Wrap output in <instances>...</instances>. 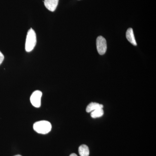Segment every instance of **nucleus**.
I'll return each mask as SVG.
<instances>
[{
  "label": "nucleus",
  "mask_w": 156,
  "mask_h": 156,
  "mask_svg": "<svg viewBox=\"0 0 156 156\" xmlns=\"http://www.w3.org/2000/svg\"><path fill=\"white\" fill-rule=\"evenodd\" d=\"M37 44V37L35 32L30 28L27 35L25 43V50L27 52H31L34 50Z\"/></svg>",
  "instance_id": "nucleus-1"
},
{
  "label": "nucleus",
  "mask_w": 156,
  "mask_h": 156,
  "mask_svg": "<svg viewBox=\"0 0 156 156\" xmlns=\"http://www.w3.org/2000/svg\"><path fill=\"white\" fill-rule=\"evenodd\" d=\"M34 130L37 133L41 134H47L50 132L52 126L50 122L47 121H41L34 124Z\"/></svg>",
  "instance_id": "nucleus-2"
},
{
  "label": "nucleus",
  "mask_w": 156,
  "mask_h": 156,
  "mask_svg": "<svg viewBox=\"0 0 156 156\" xmlns=\"http://www.w3.org/2000/svg\"><path fill=\"white\" fill-rule=\"evenodd\" d=\"M96 47L98 52L100 55H104L106 53L107 48L106 41L103 37H98L96 40Z\"/></svg>",
  "instance_id": "nucleus-3"
},
{
  "label": "nucleus",
  "mask_w": 156,
  "mask_h": 156,
  "mask_svg": "<svg viewBox=\"0 0 156 156\" xmlns=\"http://www.w3.org/2000/svg\"><path fill=\"white\" fill-rule=\"evenodd\" d=\"M42 92L39 90L34 91L32 94L30 98L31 103L34 107L39 108L41 105V98Z\"/></svg>",
  "instance_id": "nucleus-4"
},
{
  "label": "nucleus",
  "mask_w": 156,
  "mask_h": 156,
  "mask_svg": "<svg viewBox=\"0 0 156 156\" xmlns=\"http://www.w3.org/2000/svg\"><path fill=\"white\" fill-rule=\"evenodd\" d=\"M58 0H44V4L46 8L52 12L55 11L58 5Z\"/></svg>",
  "instance_id": "nucleus-5"
},
{
  "label": "nucleus",
  "mask_w": 156,
  "mask_h": 156,
  "mask_svg": "<svg viewBox=\"0 0 156 156\" xmlns=\"http://www.w3.org/2000/svg\"><path fill=\"white\" fill-rule=\"evenodd\" d=\"M126 37L128 41L131 43L132 45L136 46V43L135 37H134L133 29L131 28L128 29L126 32Z\"/></svg>",
  "instance_id": "nucleus-6"
},
{
  "label": "nucleus",
  "mask_w": 156,
  "mask_h": 156,
  "mask_svg": "<svg viewBox=\"0 0 156 156\" xmlns=\"http://www.w3.org/2000/svg\"><path fill=\"white\" fill-rule=\"evenodd\" d=\"M103 107L102 105L99 104V103H96V102H91L87 106L86 111L87 112H90L98 109L103 108Z\"/></svg>",
  "instance_id": "nucleus-7"
},
{
  "label": "nucleus",
  "mask_w": 156,
  "mask_h": 156,
  "mask_svg": "<svg viewBox=\"0 0 156 156\" xmlns=\"http://www.w3.org/2000/svg\"><path fill=\"white\" fill-rule=\"evenodd\" d=\"M79 152L80 156H89V147L85 144L81 145L79 148Z\"/></svg>",
  "instance_id": "nucleus-8"
},
{
  "label": "nucleus",
  "mask_w": 156,
  "mask_h": 156,
  "mask_svg": "<svg viewBox=\"0 0 156 156\" xmlns=\"http://www.w3.org/2000/svg\"><path fill=\"white\" fill-rule=\"evenodd\" d=\"M104 111L103 108H99L98 109L95 110L92 112L91 114V116L93 119L95 118H99L102 116L104 115Z\"/></svg>",
  "instance_id": "nucleus-9"
},
{
  "label": "nucleus",
  "mask_w": 156,
  "mask_h": 156,
  "mask_svg": "<svg viewBox=\"0 0 156 156\" xmlns=\"http://www.w3.org/2000/svg\"><path fill=\"white\" fill-rule=\"evenodd\" d=\"M4 56L2 53L0 51V65L2 63L3 61H4Z\"/></svg>",
  "instance_id": "nucleus-10"
},
{
  "label": "nucleus",
  "mask_w": 156,
  "mask_h": 156,
  "mask_svg": "<svg viewBox=\"0 0 156 156\" xmlns=\"http://www.w3.org/2000/svg\"><path fill=\"white\" fill-rule=\"evenodd\" d=\"M69 156H77L76 154L73 153L72 154Z\"/></svg>",
  "instance_id": "nucleus-11"
},
{
  "label": "nucleus",
  "mask_w": 156,
  "mask_h": 156,
  "mask_svg": "<svg viewBox=\"0 0 156 156\" xmlns=\"http://www.w3.org/2000/svg\"><path fill=\"white\" fill-rule=\"evenodd\" d=\"M14 156H21L20 155H17Z\"/></svg>",
  "instance_id": "nucleus-12"
}]
</instances>
